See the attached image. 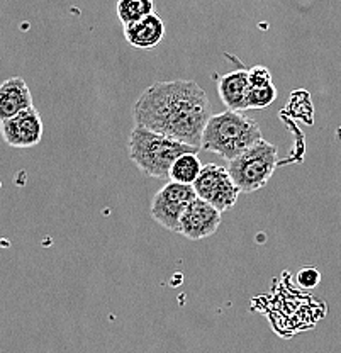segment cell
Instances as JSON below:
<instances>
[{"label": "cell", "mask_w": 341, "mask_h": 353, "mask_svg": "<svg viewBox=\"0 0 341 353\" xmlns=\"http://www.w3.org/2000/svg\"><path fill=\"white\" fill-rule=\"evenodd\" d=\"M211 117V102L194 80L155 82L133 105L136 126L172 136L200 150L203 132Z\"/></svg>", "instance_id": "6da1fadb"}, {"label": "cell", "mask_w": 341, "mask_h": 353, "mask_svg": "<svg viewBox=\"0 0 341 353\" xmlns=\"http://www.w3.org/2000/svg\"><path fill=\"white\" fill-rule=\"evenodd\" d=\"M258 139H262V131L255 119L243 116L241 110L227 109L209 117L203 132L200 150L229 161L255 145Z\"/></svg>", "instance_id": "7a4b0ae2"}, {"label": "cell", "mask_w": 341, "mask_h": 353, "mask_svg": "<svg viewBox=\"0 0 341 353\" xmlns=\"http://www.w3.org/2000/svg\"><path fill=\"white\" fill-rule=\"evenodd\" d=\"M187 152H199V148L143 126H134L131 132V161L138 170L153 179L168 180L172 163Z\"/></svg>", "instance_id": "3957f363"}, {"label": "cell", "mask_w": 341, "mask_h": 353, "mask_svg": "<svg viewBox=\"0 0 341 353\" xmlns=\"http://www.w3.org/2000/svg\"><path fill=\"white\" fill-rule=\"evenodd\" d=\"M277 146L262 138L236 158L229 160L227 172L241 192L251 194L269 183L277 168Z\"/></svg>", "instance_id": "277c9868"}, {"label": "cell", "mask_w": 341, "mask_h": 353, "mask_svg": "<svg viewBox=\"0 0 341 353\" xmlns=\"http://www.w3.org/2000/svg\"><path fill=\"white\" fill-rule=\"evenodd\" d=\"M196 197L197 194L194 185L168 180L167 185L161 187L153 197L152 218L167 231L178 233L183 211Z\"/></svg>", "instance_id": "5b68a950"}, {"label": "cell", "mask_w": 341, "mask_h": 353, "mask_svg": "<svg viewBox=\"0 0 341 353\" xmlns=\"http://www.w3.org/2000/svg\"><path fill=\"white\" fill-rule=\"evenodd\" d=\"M192 185L197 197L207 201L209 204L218 208L221 212L233 209L241 192L227 168L216 163L204 165Z\"/></svg>", "instance_id": "8992f818"}, {"label": "cell", "mask_w": 341, "mask_h": 353, "mask_svg": "<svg viewBox=\"0 0 341 353\" xmlns=\"http://www.w3.org/2000/svg\"><path fill=\"white\" fill-rule=\"evenodd\" d=\"M3 141L12 148H32L43 139V119L34 105L0 123Z\"/></svg>", "instance_id": "52a82bcc"}, {"label": "cell", "mask_w": 341, "mask_h": 353, "mask_svg": "<svg viewBox=\"0 0 341 353\" xmlns=\"http://www.w3.org/2000/svg\"><path fill=\"white\" fill-rule=\"evenodd\" d=\"M223 221V212L204 199L196 197L180 218V230L178 233L192 241L204 240L212 236L218 231Z\"/></svg>", "instance_id": "ba28073f"}, {"label": "cell", "mask_w": 341, "mask_h": 353, "mask_svg": "<svg viewBox=\"0 0 341 353\" xmlns=\"http://www.w3.org/2000/svg\"><path fill=\"white\" fill-rule=\"evenodd\" d=\"M165 22L156 12L148 14L141 19L124 24V38L133 48L138 50H153L163 41Z\"/></svg>", "instance_id": "9c48e42d"}, {"label": "cell", "mask_w": 341, "mask_h": 353, "mask_svg": "<svg viewBox=\"0 0 341 353\" xmlns=\"http://www.w3.org/2000/svg\"><path fill=\"white\" fill-rule=\"evenodd\" d=\"M275 99H277V87H275L270 70L262 65H256L248 70V109H267L273 104Z\"/></svg>", "instance_id": "30bf717a"}, {"label": "cell", "mask_w": 341, "mask_h": 353, "mask_svg": "<svg viewBox=\"0 0 341 353\" xmlns=\"http://www.w3.org/2000/svg\"><path fill=\"white\" fill-rule=\"evenodd\" d=\"M31 105L32 95L23 77H12L0 83V123Z\"/></svg>", "instance_id": "8fae6325"}, {"label": "cell", "mask_w": 341, "mask_h": 353, "mask_svg": "<svg viewBox=\"0 0 341 353\" xmlns=\"http://www.w3.org/2000/svg\"><path fill=\"white\" fill-rule=\"evenodd\" d=\"M248 70H234L218 80V94L223 104L231 110H247Z\"/></svg>", "instance_id": "7c38bea8"}, {"label": "cell", "mask_w": 341, "mask_h": 353, "mask_svg": "<svg viewBox=\"0 0 341 353\" xmlns=\"http://www.w3.org/2000/svg\"><path fill=\"white\" fill-rule=\"evenodd\" d=\"M203 167L204 165L203 161H200V158L197 157V152H187L180 154V157L172 163L168 180L192 185V183L196 182L197 176H199Z\"/></svg>", "instance_id": "4fadbf2b"}, {"label": "cell", "mask_w": 341, "mask_h": 353, "mask_svg": "<svg viewBox=\"0 0 341 353\" xmlns=\"http://www.w3.org/2000/svg\"><path fill=\"white\" fill-rule=\"evenodd\" d=\"M153 12H156L155 0H117L116 3V14L123 26Z\"/></svg>", "instance_id": "5bb4252c"}, {"label": "cell", "mask_w": 341, "mask_h": 353, "mask_svg": "<svg viewBox=\"0 0 341 353\" xmlns=\"http://www.w3.org/2000/svg\"><path fill=\"white\" fill-rule=\"evenodd\" d=\"M297 285L302 287V289H314L321 282V274H319L318 268L314 267H304L297 272L296 275Z\"/></svg>", "instance_id": "9a60e30c"}]
</instances>
